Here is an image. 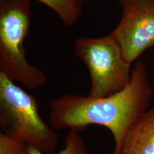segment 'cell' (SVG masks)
I'll return each instance as SVG.
<instances>
[{
    "label": "cell",
    "mask_w": 154,
    "mask_h": 154,
    "mask_svg": "<svg viewBox=\"0 0 154 154\" xmlns=\"http://www.w3.org/2000/svg\"><path fill=\"white\" fill-rule=\"evenodd\" d=\"M111 154H154V107L140 116Z\"/></svg>",
    "instance_id": "8992f818"
},
{
    "label": "cell",
    "mask_w": 154,
    "mask_h": 154,
    "mask_svg": "<svg viewBox=\"0 0 154 154\" xmlns=\"http://www.w3.org/2000/svg\"><path fill=\"white\" fill-rule=\"evenodd\" d=\"M82 2H89V1H91V0H80Z\"/></svg>",
    "instance_id": "30bf717a"
},
{
    "label": "cell",
    "mask_w": 154,
    "mask_h": 154,
    "mask_svg": "<svg viewBox=\"0 0 154 154\" xmlns=\"http://www.w3.org/2000/svg\"><path fill=\"white\" fill-rule=\"evenodd\" d=\"M0 154H29V146L10 132H0Z\"/></svg>",
    "instance_id": "9c48e42d"
},
{
    "label": "cell",
    "mask_w": 154,
    "mask_h": 154,
    "mask_svg": "<svg viewBox=\"0 0 154 154\" xmlns=\"http://www.w3.org/2000/svg\"><path fill=\"white\" fill-rule=\"evenodd\" d=\"M79 131L69 129L64 138V147L57 154H89L88 148ZM29 154H44L29 146Z\"/></svg>",
    "instance_id": "ba28073f"
},
{
    "label": "cell",
    "mask_w": 154,
    "mask_h": 154,
    "mask_svg": "<svg viewBox=\"0 0 154 154\" xmlns=\"http://www.w3.org/2000/svg\"><path fill=\"white\" fill-rule=\"evenodd\" d=\"M30 18V0H0V73L35 89L44 86L47 78L26 59L24 42Z\"/></svg>",
    "instance_id": "7a4b0ae2"
},
{
    "label": "cell",
    "mask_w": 154,
    "mask_h": 154,
    "mask_svg": "<svg viewBox=\"0 0 154 154\" xmlns=\"http://www.w3.org/2000/svg\"><path fill=\"white\" fill-rule=\"evenodd\" d=\"M152 95L145 65L137 61L129 82L120 91L103 97L69 94L54 99L49 103V125L55 130L103 126L112 134L116 151L131 126L148 110Z\"/></svg>",
    "instance_id": "6da1fadb"
},
{
    "label": "cell",
    "mask_w": 154,
    "mask_h": 154,
    "mask_svg": "<svg viewBox=\"0 0 154 154\" xmlns=\"http://www.w3.org/2000/svg\"><path fill=\"white\" fill-rule=\"evenodd\" d=\"M0 124L44 154L56 151L58 134L44 122L35 98L0 73Z\"/></svg>",
    "instance_id": "3957f363"
},
{
    "label": "cell",
    "mask_w": 154,
    "mask_h": 154,
    "mask_svg": "<svg viewBox=\"0 0 154 154\" xmlns=\"http://www.w3.org/2000/svg\"><path fill=\"white\" fill-rule=\"evenodd\" d=\"M74 49L89 72V96L111 95L121 91L129 82L131 63L124 59L120 46L111 34L102 37L77 38Z\"/></svg>",
    "instance_id": "277c9868"
},
{
    "label": "cell",
    "mask_w": 154,
    "mask_h": 154,
    "mask_svg": "<svg viewBox=\"0 0 154 154\" xmlns=\"http://www.w3.org/2000/svg\"><path fill=\"white\" fill-rule=\"evenodd\" d=\"M55 11L63 24L71 26L76 24L82 13L80 0H36Z\"/></svg>",
    "instance_id": "52a82bcc"
},
{
    "label": "cell",
    "mask_w": 154,
    "mask_h": 154,
    "mask_svg": "<svg viewBox=\"0 0 154 154\" xmlns=\"http://www.w3.org/2000/svg\"><path fill=\"white\" fill-rule=\"evenodd\" d=\"M122 16L111 34L131 63L154 45V0H119Z\"/></svg>",
    "instance_id": "5b68a950"
}]
</instances>
